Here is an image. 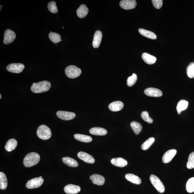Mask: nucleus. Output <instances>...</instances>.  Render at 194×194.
I'll return each mask as SVG.
<instances>
[{"label": "nucleus", "instance_id": "f257e3e1", "mask_svg": "<svg viewBox=\"0 0 194 194\" xmlns=\"http://www.w3.org/2000/svg\"><path fill=\"white\" fill-rule=\"evenodd\" d=\"M51 86V83L44 81L35 83H34L31 87V90L35 93H41L48 91Z\"/></svg>", "mask_w": 194, "mask_h": 194}, {"label": "nucleus", "instance_id": "f03ea898", "mask_svg": "<svg viewBox=\"0 0 194 194\" xmlns=\"http://www.w3.org/2000/svg\"><path fill=\"white\" fill-rule=\"evenodd\" d=\"M40 160V157L37 153L32 152L28 153L23 159V164L27 167H32L36 165Z\"/></svg>", "mask_w": 194, "mask_h": 194}, {"label": "nucleus", "instance_id": "7ed1b4c3", "mask_svg": "<svg viewBox=\"0 0 194 194\" xmlns=\"http://www.w3.org/2000/svg\"><path fill=\"white\" fill-rule=\"evenodd\" d=\"M37 134L40 138L43 140H47L51 138V129L48 126L42 125L38 128Z\"/></svg>", "mask_w": 194, "mask_h": 194}, {"label": "nucleus", "instance_id": "20e7f679", "mask_svg": "<svg viewBox=\"0 0 194 194\" xmlns=\"http://www.w3.org/2000/svg\"><path fill=\"white\" fill-rule=\"evenodd\" d=\"M65 75L70 79H75L81 75L82 71L75 65H71L66 67L65 70Z\"/></svg>", "mask_w": 194, "mask_h": 194}, {"label": "nucleus", "instance_id": "39448f33", "mask_svg": "<svg viewBox=\"0 0 194 194\" xmlns=\"http://www.w3.org/2000/svg\"><path fill=\"white\" fill-rule=\"evenodd\" d=\"M150 179L151 183L158 192L161 193L164 192L165 190L164 186L158 177L154 175H151Z\"/></svg>", "mask_w": 194, "mask_h": 194}, {"label": "nucleus", "instance_id": "423d86ee", "mask_svg": "<svg viewBox=\"0 0 194 194\" xmlns=\"http://www.w3.org/2000/svg\"><path fill=\"white\" fill-rule=\"evenodd\" d=\"M25 68V65L22 63H12L7 67V70L9 72L19 73L22 72Z\"/></svg>", "mask_w": 194, "mask_h": 194}, {"label": "nucleus", "instance_id": "0eeeda50", "mask_svg": "<svg viewBox=\"0 0 194 194\" xmlns=\"http://www.w3.org/2000/svg\"><path fill=\"white\" fill-rule=\"evenodd\" d=\"M44 179L42 178H35L28 181L26 184V187L28 189H33L39 187L43 184Z\"/></svg>", "mask_w": 194, "mask_h": 194}, {"label": "nucleus", "instance_id": "6e6552de", "mask_svg": "<svg viewBox=\"0 0 194 194\" xmlns=\"http://www.w3.org/2000/svg\"><path fill=\"white\" fill-rule=\"evenodd\" d=\"M16 38L15 32L10 29H7L4 32L3 43L6 45L12 43Z\"/></svg>", "mask_w": 194, "mask_h": 194}, {"label": "nucleus", "instance_id": "1a4fd4ad", "mask_svg": "<svg viewBox=\"0 0 194 194\" xmlns=\"http://www.w3.org/2000/svg\"><path fill=\"white\" fill-rule=\"evenodd\" d=\"M56 115L60 119L65 120H72L75 117V113L63 111H58L56 113Z\"/></svg>", "mask_w": 194, "mask_h": 194}, {"label": "nucleus", "instance_id": "9d476101", "mask_svg": "<svg viewBox=\"0 0 194 194\" xmlns=\"http://www.w3.org/2000/svg\"><path fill=\"white\" fill-rule=\"evenodd\" d=\"M119 4L123 9L130 10L136 7L137 2L135 0H123L120 2Z\"/></svg>", "mask_w": 194, "mask_h": 194}, {"label": "nucleus", "instance_id": "9b49d317", "mask_svg": "<svg viewBox=\"0 0 194 194\" xmlns=\"http://www.w3.org/2000/svg\"><path fill=\"white\" fill-rule=\"evenodd\" d=\"M77 156L80 159L89 164H93L95 162L94 158L91 155L86 153L80 151L77 154Z\"/></svg>", "mask_w": 194, "mask_h": 194}, {"label": "nucleus", "instance_id": "f8f14e48", "mask_svg": "<svg viewBox=\"0 0 194 194\" xmlns=\"http://www.w3.org/2000/svg\"><path fill=\"white\" fill-rule=\"evenodd\" d=\"M144 93L147 96L150 97H160L162 95V92L160 90L153 87L146 89Z\"/></svg>", "mask_w": 194, "mask_h": 194}, {"label": "nucleus", "instance_id": "ddd939ff", "mask_svg": "<svg viewBox=\"0 0 194 194\" xmlns=\"http://www.w3.org/2000/svg\"><path fill=\"white\" fill-rule=\"evenodd\" d=\"M177 151L175 149H171L167 151L163 156L162 160L163 162L167 163L171 161L176 155Z\"/></svg>", "mask_w": 194, "mask_h": 194}, {"label": "nucleus", "instance_id": "4468645a", "mask_svg": "<svg viewBox=\"0 0 194 194\" xmlns=\"http://www.w3.org/2000/svg\"><path fill=\"white\" fill-rule=\"evenodd\" d=\"M81 191V188L78 186L69 184L64 188L65 192L68 194H76Z\"/></svg>", "mask_w": 194, "mask_h": 194}, {"label": "nucleus", "instance_id": "2eb2a0df", "mask_svg": "<svg viewBox=\"0 0 194 194\" xmlns=\"http://www.w3.org/2000/svg\"><path fill=\"white\" fill-rule=\"evenodd\" d=\"M102 37V33L100 31H97L95 33L93 41V46L94 48H98L100 46Z\"/></svg>", "mask_w": 194, "mask_h": 194}, {"label": "nucleus", "instance_id": "dca6fc26", "mask_svg": "<svg viewBox=\"0 0 194 194\" xmlns=\"http://www.w3.org/2000/svg\"><path fill=\"white\" fill-rule=\"evenodd\" d=\"M90 179L93 184L99 186L103 185L105 181V178L103 176L97 174L92 175L90 177Z\"/></svg>", "mask_w": 194, "mask_h": 194}, {"label": "nucleus", "instance_id": "f3484780", "mask_svg": "<svg viewBox=\"0 0 194 194\" xmlns=\"http://www.w3.org/2000/svg\"><path fill=\"white\" fill-rule=\"evenodd\" d=\"M124 107V103L120 101L113 102L109 105V108L113 112H118L121 110Z\"/></svg>", "mask_w": 194, "mask_h": 194}, {"label": "nucleus", "instance_id": "a211bd4d", "mask_svg": "<svg viewBox=\"0 0 194 194\" xmlns=\"http://www.w3.org/2000/svg\"><path fill=\"white\" fill-rule=\"evenodd\" d=\"M111 162L114 166L119 167H124L128 164L127 161L122 158H113L111 160Z\"/></svg>", "mask_w": 194, "mask_h": 194}, {"label": "nucleus", "instance_id": "6ab92c4d", "mask_svg": "<svg viewBox=\"0 0 194 194\" xmlns=\"http://www.w3.org/2000/svg\"><path fill=\"white\" fill-rule=\"evenodd\" d=\"M90 133L92 134L97 136H104L107 134V130L100 127H94L90 129Z\"/></svg>", "mask_w": 194, "mask_h": 194}, {"label": "nucleus", "instance_id": "aec40b11", "mask_svg": "<svg viewBox=\"0 0 194 194\" xmlns=\"http://www.w3.org/2000/svg\"><path fill=\"white\" fill-rule=\"evenodd\" d=\"M142 58L146 63L150 65L153 64L157 61V58L155 57L146 53L142 54Z\"/></svg>", "mask_w": 194, "mask_h": 194}, {"label": "nucleus", "instance_id": "412c9836", "mask_svg": "<svg viewBox=\"0 0 194 194\" xmlns=\"http://www.w3.org/2000/svg\"><path fill=\"white\" fill-rule=\"evenodd\" d=\"M89 12V9L85 4H82L77 10V16L80 18H84L86 17Z\"/></svg>", "mask_w": 194, "mask_h": 194}, {"label": "nucleus", "instance_id": "4be33fe9", "mask_svg": "<svg viewBox=\"0 0 194 194\" xmlns=\"http://www.w3.org/2000/svg\"><path fill=\"white\" fill-rule=\"evenodd\" d=\"M17 145V141L15 139L12 138L7 142L5 148L7 151L11 152L15 149Z\"/></svg>", "mask_w": 194, "mask_h": 194}, {"label": "nucleus", "instance_id": "5701e85b", "mask_svg": "<svg viewBox=\"0 0 194 194\" xmlns=\"http://www.w3.org/2000/svg\"><path fill=\"white\" fill-rule=\"evenodd\" d=\"M138 32L140 34L148 38L153 40H155L157 38V35L155 33L150 31L144 29L143 28H139Z\"/></svg>", "mask_w": 194, "mask_h": 194}, {"label": "nucleus", "instance_id": "b1692460", "mask_svg": "<svg viewBox=\"0 0 194 194\" xmlns=\"http://www.w3.org/2000/svg\"><path fill=\"white\" fill-rule=\"evenodd\" d=\"M125 178L131 183L139 184L141 183V180L138 176L132 174H127L125 175Z\"/></svg>", "mask_w": 194, "mask_h": 194}, {"label": "nucleus", "instance_id": "393cba45", "mask_svg": "<svg viewBox=\"0 0 194 194\" xmlns=\"http://www.w3.org/2000/svg\"><path fill=\"white\" fill-rule=\"evenodd\" d=\"M62 160L64 164L70 167H77L79 165L77 161L72 158L68 157H63Z\"/></svg>", "mask_w": 194, "mask_h": 194}, {"label": "nucleus", "instance_id": "a878e982", "mask_svg": "<svg viewBox=\"0 0 194 194\" xmlns=\"http://www.w3.org/2000/svg\"><path fill=\"white\" fill-rule=\"evenodd\" d=\"M74 138L77 140L84 143H90L92 141L91 137L86 135L76 134H75Z\"/></svg>", "mask_w": 194, "mask_h": 194}, {"label": "nucleus", "instance_id": "bb28decb", "mask_svg": "<svg viewBox=\"0 0 194 194\" xmlns=\"http://www.w3.org/2000/svg\"><path fill=\"white\" fill-rule=\"evenodd\" d=\"M7 185V179L6 175L3 172H0V188L2 190H5Z\"/></svg>", "mask_w": 194, "mask_h": 194}, {"label": "nucleus", "instance_id": "cd10ccee", "mask_svg": "<svg viewBox=\"0 0 194 194\" xmlns=\"http://www.w3.org/2000/svg\"><path fill=\"white\" fill-rule=\"evenodd\" d=\"M188 103L187 101L184 100L180 101L177 107V110L178 114H180L182 111L185 110L187 108Z\"/></svg>", "mask_w": 194, "mask_h": 194}, {"label": "nucleus", "instance_id": "c85d7f7f", "mask_svg": "<svg viewBox=\"0 0 194 194\" xmlns=\"http://www.w3.org/2000/svg\"><path fill=\"white\" fill-rule=\"evenodd\" d=\"M132 130L136 134H138L143 129V126L140 123L136 121L132 122L131 124Z\"/></svg>", "mask_w": 194, "mask_h": 194}, {"label": "nucleus", "instance_id": "c756f323", "mask_svg": "<svg viewBox=\"0 0 194 194\" xmlns=\"http://www.w3.org/2000/svg\"><path fill=\"white\" fill-rule=\"evenodd\" d=\"M49 37L50 40L54 43H58L61 41V36L58 33L51 32L49 33Z\"/></svg>", "mask_w": 194, "mask_h": 194}, {"label": "nucleus", "instance_id": "7c9ffc66", "mask_svg": "<svg viewBox=\"0 0 194 194\" xmlns=\"http://www.w3.org/2000/svg\"><path fill=\"white\" fill-rule=\"evenodd\" d=\"M155 139L153 138H149L146 141L142 144L141 145L142 149L143 150H146L150 147L155 142Z\"/></svg>", "mask_w": 194, "mask_h": 194}, {"label": "nucleus", "instance_id": "2f4dec72", "mask_svg": "<svg viewBox=\"0 0 194 194\" xmlns=\"http://www.w3.org/2000/svg\"><path fill=\"white\" fill-rule=\"evenodd\" d=\"M186 190L189 193L194 192V177L188 180L186 184Z\"/></svg>", "mask_w": 194, "mask_h": 194}, {"label": "nucleus", "instance_id": "473e14b6", "mask_svg": "<svg viewBox=\"0 0 194 194\" xmlns=\"http://www.w3.org/2000/svg\"><path fill=\"white\" fill-rule=\"evenodd\" d=\"M48 8L49 11L52 13H56L58 12V9L55 1H52L49 2L48 5Z\"/></svg>", "mask_w": 194, "mask_h": 194}, {"label": "nucleus", "instance_id": "72a5a7b5", "mask_svg": "<svg viewBox=\"0 0 194 194\" xmlns=\"http://www.w3.org/2000/svg\"><path fill=\"white\" fill-rule=\"evenodd\" d=\"M187 167L188 169L194 168V152L191 153L189 155Z\"/></svg>", "mask_w": 194, "mask_h": 194}, {"label": "nucleus", "instance_id": "f704fd0d", "mask_svg": "<svg viewBox=\"0 0 194 194\" xmlns=\"http://www.w3.org/2000/svg\"><path fill=\"white\" fill-rule=\"evenodd\" d=\"M137 80H138V76L137 75L133 73L132 76L129 77L128 78L127 80V85L129 87H131L135 84Z\"/></svg>", "mask_w": 194, "mask_h": 194}, {"label": "nucleus", "instance_id": "c9c22d12", "mask_svg": "<svg viewBox=\"0 0 194 194\" xmlns=\"http://www.w3.org/2000/svg\"><path fill=\"white\" fill-rule=\"evenodd\" d=\"M187 73L188 76L192 79L194 77V63H191L187 68Z\"/></svg>", "mask_w": 194, "mask_h": 194}, {"label": "nucleus", "instance_id": "e433bc0d", "mask_svg": "<svg viewBox=\"0 0 194 194\" xmlns=\"http://www.w3.org/2000/svg\"><path fill=\"white\" fill-rule=\"evenodd\" d=\"M141 116L144 120L147 122L152 124L153 122V119L150 118L148 115V113L146 111H143L141 114Z\"/></svg>", "mask_w": 194, "mask_h": 194}, {"label": "nucleus", "instance_id": "4c0bfd02", "mask_svg": "<svg viewBox=\"0 0 194 194\" xmlns=\"http://www.w3.org/2000/svg\"><path fill=\"white\" fill-rule=\"evenodd\" d=\"M152 2L153 6L156 9H159L162 8L163 3L162 0H153Z\"/></svg>", "mask_w": 194, "mask_h": 194}, {"label": "nucleus", "instance_id": "58836bf2", "mask_svg": "<svg viewBox=\"0 0 194 194\" xmlns=\"http://www.w3.org/2000/svg\"><path fill=\"white\" fill-rule=\"evenodd\" d=\"M2 98V96H1V95L0 94V99H1Z\"/></svg>", "mask_w": 194, "mask_h": 194}, {"label": "nucleus", "instance_id": "ea45409f", "mask_svg": "<svg viewBox=\"0 0 194 194\" xmlns=\"http://www.w3.org/2000/svg\"><path fill=\"white\" fill-rule=\"evenodd\" d=\"M39 177L40 178H42V177L41 176H40Z\"/></svg>", "mask_w": 194, "mask_h": 194}, {"label": "nucleus", "instance_id": "a19ab883", "mask_svg": "<svg viewBox=\"0 0 194 194\" xmlns=\"http://www.w3.org/2000/svg\"><path fill=\"white\" fill-rule=\"evenodd\" d=\"M3 6H2L1 5V8H2V7Z\"/></svg>", "mask_w": 194, "mask_h": 194}]
</instances>
